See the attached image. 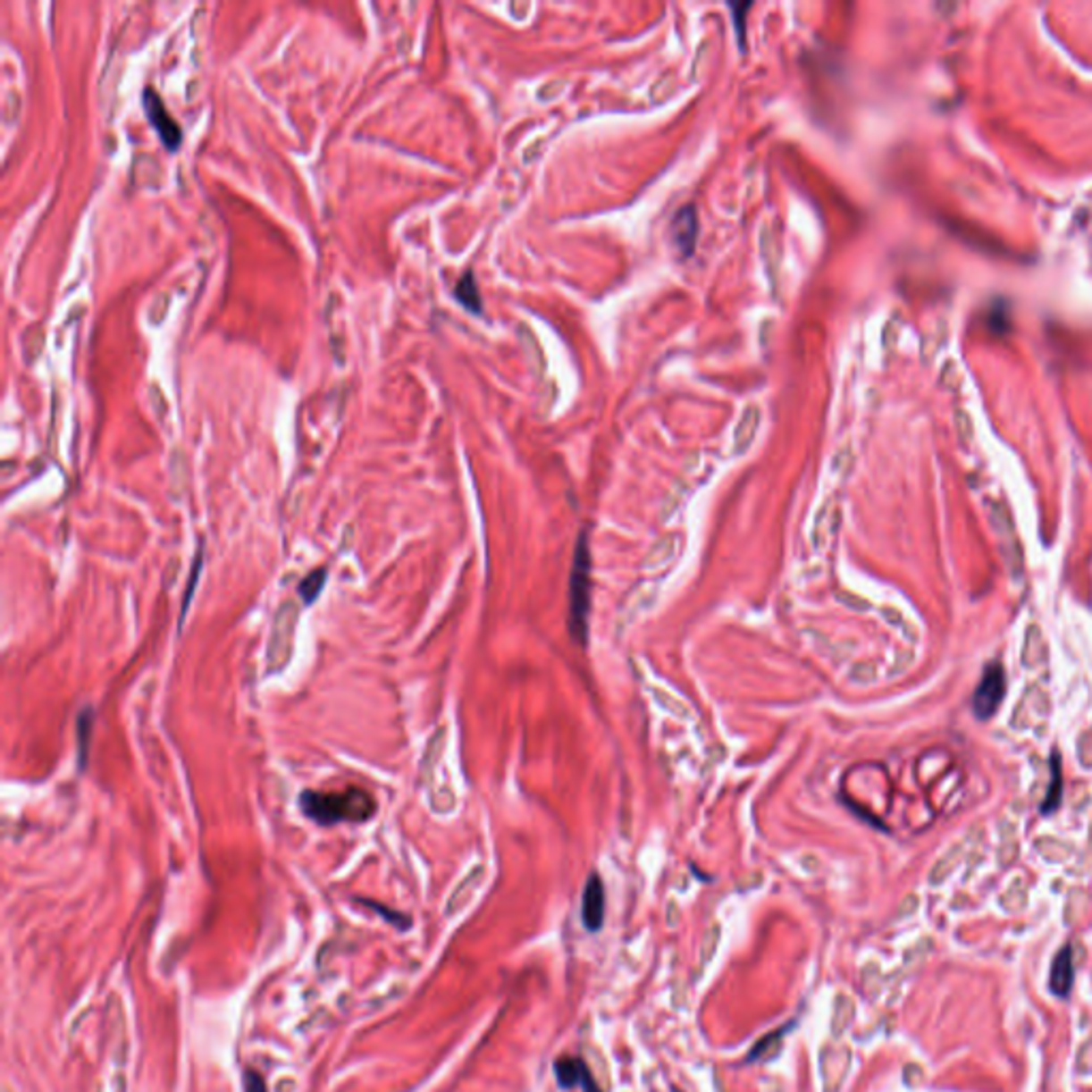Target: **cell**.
Returning <instances> with one entry per match:
<instances>
[{
    "instance_id": "obj_1",
    "label": "cell",
    "mask_w": 1092,
    "mask_h": 1092,
    "mask_svg": "<svg viewBox=\"0 0 1092 1092\" xmlns=\"http://www.w3.org/2000/svg\"><path fill=\"white\" fill-rule=\"evenodd\" d=\"M299 809L314 824L329 828L338 824H365L376 815L378 802L367 790L350 785L340 792H301Z\"/></svg>"
},
{
    "instance_id": "obj_2",
    "label": "cell",
    "mask_w": 1092,
    "mask_h": 1092,
    "mask_svg": "<svg viewBox=\"0 0 1092 1092\" xmlns=\"http://www.w3.org/2000/svg\"><path fill=\"white\" fill-rule=\"evenodd\" d=\"M589 602H592V555L587 533H581L575 550V564L570 575V634L578 644L589 636Z\"/></svg>"
},
{
    "instance_id": "obj_3",
    "label": "cell",
    "mask_w": 1092,
    "mask_h": 1092,
    "mask_svg": "<svg viewBox=\"0 0 1092 1092\" xmlns=\"http://www.w3.org/2000/svg\"><path fill=\"white\" fill-rule=\"evenodd\" d=\"M299 623V606L295 602H284L273 617L272 641L267 647V670L280 672L289 666L295 647V632Z\"/></svg>"
},
{
    "instance_id": "obj_4",
    "label": "cell",
    "mask_w": 1092,
    "mask_h": 1092,
    "mask_svg": "<svg viewBox=\"0 0 1092 1092\" xmlns=\"http://www.w3.org/2000/svg\"><path fill=\"white\" fill-rule=\"evenodd\" d=\"M1005 689L1007 681L1003 666L990 664L988 668L984 670L981 683L973 693V713L978 715V719H990V717L996 713L1003 698H1005Z\"/></svg>"
},
{
    "instance_id": "obj_5",
    "label": "cell",
    "mask_w": 1092,
    "mask_h": 1092,
    "mask_svg": "<svg viewBox=\"0 0 1092 1092\" xmlns=\"http://www.w3.org/2000/svg\"><path fill=\"white\" fill-rule=\"evenodd\" d=\"M143 109H146L147 120H150L154 130L158 132L164 147L171 152L178 150L181 146V129L173 120V115L169 113V109L164 107L161 95H158L154 88H146V90H143Z\"/></svg>"
},
{
    "instance_id": "obj_6",
    "label": "cell",
    "mask_w": 1092,
    "mask_h": 1092,
    "mask_svg": "<svg viewBox=\"0 0 1092 1092\" xmlns=\"http://www.w3.org/2000/svg\"><path fill=\"white\" fill-rule=\"evenodd\" d=\"M581 915H583L584 928H587L589 932H598L604 926L606 895H604L602 879H600L598 873L589 875L587 884H584Z\"/></svg>"
},
{
    "instance_id": "obj_7",
    "label": "cell",
    "mask_w": 1092,
    "mask_h": 1092,
    "mask_svg": "<svg viewBox=\"0 0 1092 1092\" xmlns=\"http://www.w3.org/2000/svg\"><path fill=\"white\" fill-rule=\"evenodd\" d=\"M849 1067V1050L845 1046L828 1044L819 1054V1071L824 1079V1092H838Z\"/></svg>"
},
{
    "instance_id": "obj_8",
    "label": "cell",
    "mask_w": 1092,
    "mask_h": 1092,
    "mask_svg": "<svg viewBox=\"0 0 1092 1092\" xmlns=\"http://www.w3.org/2000/svg\"><path fill=\"white\" fill-rule=\"evenodd\" d=\"M672 231V244L683 258L692 256L696 250V237H698V212L693 206L681 207L675 214L670 224Z\"/></svg>"
},
{
    "instance_id": "obj_9",
    "label": "cell",
    "mask_w": 1092,
    "mask_h": 1092,
    "mask_svg": "<svg viewBox=\"0 0 1092 1092\" xmlns=\"http://www.w3.org/2000/svg\"><path fill=\"white\" fill-rule=\"evenodd\" d=\"M1071 984H1073L1071 950H1069V947H1063V950L1056 953L1054 962H1052L1050 988L1058 996H1067L1069 990H1071Z\"/></svg>"
},
{
    "instance_id": "obj_10",
    "label": "cell",
    "mask_w": 1092,
    "mask_h": 1092,
    "mask_svg": "<svg viewBox=\"0 0 1092 1092\" xmlns=\"http://www.w3.org/2000/svg\"><path fill=\"white\" fill-rule=\"evenodd\" d=\"M792 1029H794V1022L785 1024V1027L779 1029V1030H772V1033L764 1035L762 1039H760L758 1044L752 1047V1052H749V1054H747V1063L753 1064V1063H770V1061H775L777 1054H779L781 1047H783V1039H785V1035L790 1033Z\"/></svg>"
},
{
    "instance_id": "obj_11",
    "label": "cell",
    "mask_w": 1092,
    "mask_h": 1092,
    "mask_svg": "<svg viewBox=\"0 0 1092 1092\" xmlns=\"http://www.w3.org/2000/svg\"><path fill=\"white\" fill-rule=\"evenodd\" d=\"M760 421H762V415H760V410L755 406L747 407V412H744L741 421H738V427L735 432V452L736 455H741L752 446L755 433H758Z\"/></svg>"
},
{
    "instance_id": "obj_12",
    "label": "cell",
    "mask_w": 1092,
    "mask_h": 1092,
    "mask_svg": "<svg viewBox=\"0 0 1092 1092\" xmlns=\"http://www.w3.org/2000/svg\"><path fill=\"white\" fill-rule=\"evenodd\" d=\"M584 1067H587V1063L581 1061V1058H559V1061L555 1063V1079L557 1084H559L561 1090H572L576 1088L578 1084H581L583 1071Z\"/></svg>"
},
{
    "instance_id": "obj_13",
    "label": "cell",
    "mask_w": 1092,
    "mask_h": 1092,
    "mask_svg": "<svg viewBox=\"0 0 1092 1092\" xmlns=\"http://www.w3.org/2000/svg\"><path fill=\"white\" fill-rule=\"evenodd\" d=\"M455 297L463 303V307H466V310H470L474 314H481L483 312V297H481V292H478L476 280H474V273L472 272H467L459 280V282H457Z\"/></svg>"
},
{
    "instance_id": "obj_14",
    "label": "cell",
    "mask_w": 1092,
    "mask_h": 1092,
    "mask_svg": "<svg viewBox=\"0 0 1092 1092\" xmlns=\"http://www.w3.org/2000/svg\"><path fill=\"white\" fill-rule=\"evenodd\" d=\"M483 877H484V869L483 867H476L470 875L466 877V879L461 881L459 887H457V890H455V895L450 896L449 913H455V911H459L461 907H466V903L472 898L474 890H476V887L481 886Z\"/></svg>"
},
{
    "instance_id": "obj_15",
    "label": "cell",
    "mask_w": 1092,
    "mask_h": 1092,
    "mask_svg": "<svg viewBox=\"0 0 1092 1092\" xmlns=\"http://www.w3.org/2000/svg\"><path fill=\"white\" fill-rule=\"evenodd\" d=\"M1052 785L1047 787V794L1044 798V802H1041V813H1052V811L1058 809V804H1061V796H1063V772H1061V755L1056 752L1052 753Z\"/></svg>"
},
{
    "instance_id": "obj_16",
    "label": "cell",
    "mask_w": 1092,
    "mask_h": 1092,
    "mask_svg": "<svg viewBox=\"0 0 1092 1092\" xmlns=\"http://www.w3.org/2000/svg\"><path fill=\"white\" fill-rule=\"evenodd\" d=\"M675 549H676L675 536H664L651 546L647 559H644L643 566L649 570V567H661L664 564H668L672 557H675Z\"/></svg>"
},
{
    "instance_id": "obj_17",
    "label": "cell",
    "mask_w": 1092,
    "mask_h": 1092,
    "mask_svg": "<svg viewBox=\"0 0 1092 1092\" xmlns=\"http://www.w3.org/2000/svg\"><path fill=\"white\" fill-rule=\"evenodd\" d=\"M324 583H327V567H318V570H314L312 575H307L303 578L299 584V595L303 600V604H314L318 600V595L323 593Z\"/></svg>"
},
{
    "instance_id": "obj_18",
    "label": "cell",
    "mask_w": 1092,
    "mask_h": 1092,
    "mask_svg": "<svg viewBox=\"0 0 1092 1092\" xmlns=\"http://www.w3.org/2000/svg\"><path fill=\"white\" fill-rule=\"evenodd\" d=\"M853 1018V1001L847 995H838L832 1012V1035L838 1037L849 1027Z\"/></svg>"
},
{
    "instance_id": "obj_19",
    "label": "cell",
    "mask_w": 1092,
    "mask_h": 1092,
    "mask_svg": "<svg viewBox=\"0 0 1092 1092\" xmlns=\"http://www.w3.org/2000/svg\"><path fill=\"white\" fill-rule=\"evenodd\" d=\"M444 736H446V730H444V727H440V730L435 732L433 738H432V741H429V744H427V752H424L423 766H421V772H423V777H424V779H429V777H432L433 766L438 764L440 755H442V749H444Z\"/></svg>"
},
{
    "instance_id": "obj_20",
    "label": "cell",
    "mask_w": 1092,
    "mask_h": 1092,
    "mask_svg": "<svg viewBox=\"0 0 1092 1092\" xmlns=\"http://www.w3.org/2000/svg\"><path fill=\"white\" fill-rule=\"evenodd\" d=\"M77 741H80V766L84 769L88 764V749H90V735H92V710H81L80 719H77Z\"/></svg>"
},
{
    "instance_id": "obj_21",
    "label": "cell",
    "mask_w": 1092,
    "mask_h": 1092,
    "mask_svg": "<svg viewBox=\"0 0 1092 1092\" xmlns=\"http://www.w3.org/2000/svg\"><path fill=\"white\" fill-rule=\"evenodd\" d=\"M651 693H653L655 702H658L659 707L664 709V710H668L670 715L678 717V719H689V710H687L685 704H683V702H678L676 698H672L670 693H666V692H664V689L653 687V689H651Z\"/></svg>"
},
{
    "instance_id": "obj_22",
    "label": "cell",
    "mask_w": 1092,
    "mask_h": 1092,
    "mask_svg": "<svg viewBox=\"0 0 1092 1092\" xmlns=\"http://www.w3.org/2000/svg\"><path fill=\"white\" fill-rule=\"evenodd\" d=\"M201 564H203V553H201V546H198V550H197V557H195V561H192V570H190V583H189V587H186V595H184V602H181V615H180V627H181V626H184V617H186V612H189V604H190V600H192V593H195V587H197V581H198V576H201Z\"/></svg>"
},
{
    "instance_id": "obj_23",
    "label": "cell",
    "mask_w": 1092,
    "mask_h": 1092,
    "mask_svg": "<svg viewBox=\"0 0 1092 1092\" xmlns=\"http://www.w3.org/2000/svg\"><path fill=\"white\" fill-rule=\"evenodd\" d=\"M719 941H721V926L719 924H713L709 928L707 935H704L702 950H700V962H702V967H704V964H709L710 961H713L717 947H719Z\"/></svg>"
},
{
    "instance_id": "obj_24",
    "label": "cell",
    "mask_w": 1092,
    "mask_h": 1092,
    "mask_svg": "<svg viewBox=\"0 0 1092 1092\" xmlns=\"http://www.w3.org/2000/svg\"><path fill=\"white\" fill-rule=\"evenodd\" d=\"M241 1090L244 1092H269L263 1075L258 1073L256 1069H250V1067H246L244 1073H241Z\"/></svg>"
},
{
    "instance_id": "obj_25",
    "label": "cell",
    "mask_w": 1092,
    "mask_h": 1092,
    "mask_svg": "<svg viewBox=\"0 0 1092 1092\" xmlns=\"http://www.w3.org/2000/svg\"><path fill=\"white\" fill-rule=\"evenodd\" d=\"M358 903H365V907H369V909H374V911H378L380 915H384V918H386V920H389V922H391V924H395V926H399V928H401V930H406V928H407V926H412V922H410V920H407V918H406V915H404V913H397V911H391V909H384V907H382V904H380V903H374V901H363V898H361V901H358Z\"/></svg>"
},
{
    "instance_id": "obj_26",
    "label": "cell",
    "mask_w": 1092,
    "mask_h": 1092,
    "mask_svg": "<svg viewBox=\"0 0 1092 1092\" xmlns=\"http://www.w3.org/2000/svg\"><path fill=\"white\" fill-rule=\"evenodd\" d=\"M732 13H735V21H736V35L738 41H741V47L744 49V15H747V11L752 9V3H744V4H730Z\"/></svg>"
},
{
    "instance_id": "obj_27",
    "label": "cell",
    "mask_w": 1092,
    "mask_h": 1092,
    "mask_svg": "<svg viewBox=\"0 0 1092 1092\" xmlns=\"http://www.w3.org/2000/svg\"><path fill=\"white\" fill-rule=\"evenodd\" d=\"M666 922H668L670 928H672V926H676L678 922H681V909H678L676 901H670L668 903V913H666Z\"/></svg>"
}]
</instances>
